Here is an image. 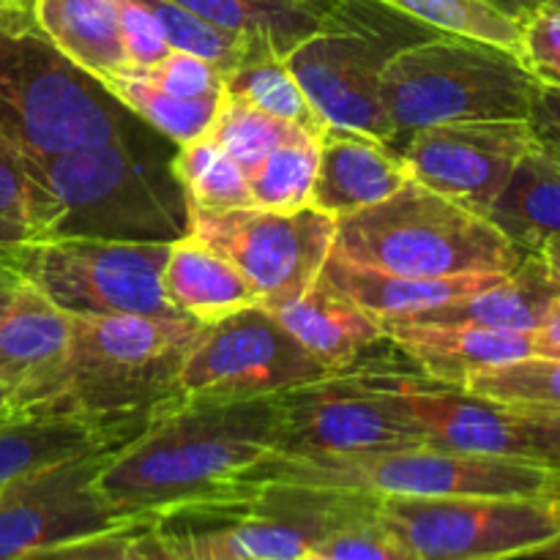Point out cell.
Instances as JSON below:
<instances>
[{"label":"cell","instance_id":"9","mask_svg":"<svg viewBox=\"0 0 560 560\" xmlns=\"http://www.w3.org/2000/svg\"><path fill=\"white\" fill-rule=\"evenodd\" d=\"M397 370L350 366L279 394L273 457H361L424 446L397 388Z\"/></svg>","mask_w":560,"mask_h":560},{"label":"cell","instance_id":"16","mask_svg":"<svg viewBox=\"0 0 560 560\" xmlns=\"http://www.w3.org/2000/svg\"><path fill=\"white\" fill-rule=\"evenodd\" d=\"M397 388L424 432V446L474 457H506L541 463L517 410L479 397L463 386H446L416 372L397 370Z\"/></svg>","mask_w":560,"mask_h":560},{"label":"cell","instance_id":"36","mask_svg":"<svg viewBox=\"0 0 560 560\" xmlns=\"http://www.w3.org/2000/svg\"><path fill=\"white\" fill-rule=\"evenodd\" d=\"M299 131L301 129L262 113V109L224 96L222 107H219L217 118L208 129V137L249 175L273 148L282 145Z\"/></svg>","mask_w":560,"mask_h":560},{"label":"cell","instance_id":"30","mask_svg":"<svg viewBox=\"0 0 560 560\" xmlns=\"http://www.w3.org/2000/svg\"><path fill=\"white\" fill-rule=\"evenodd\" d=\"M173 173L184 189L189 211L222 213L252 206L246 173L208 135L175 145Z\"/></svg>","mask_w":560,"mask_h":560},{"label":"cell","instance_id":"29","mask_svg":"<svg viewBox=\"0 0 560 560\" xmlns=\"http://www.w3.org/2000/svg\"><path fill=\"white\" fill-rule=\"evenodd\" d=\"M104 88L131 115H137L142 124L151 126L162 137H167L173 145H186V142L206 137L224 102V93L202 98L170 96V93L159 91V88H153L142 77L131 74V71L113 77V80L104 82Z\"/></svg>","mask_w":560,"mask_h":560},{"label":"cell","instance_id":"46","mask_svg":"<svg viewBox=\"0 0 560 560\" xmlns=\"http://www.w3.org/2000/svg\"><path fill=\"white\" fill-rule=\"evenodd\" d=\"M129 560H167L162 545H159L156 534H153L151 523H145L140 530H137L135 541H131Z\"/></svg>","mask_w":560,"mask_h":560},{"label":"cell","instance_id":"43","mask_svg":"<svg viewBox=\"0 0 560 560\" xmlns=\"http://www.w3.org/2000/svg\"><path fill=\"white\" fill-rule=\"evenodd\" d=\"M528 124L536 137V145L545 148L560 162V88L545 85V82L536 85Z\"/></svg>","mask_w":560,"mask_h":560},{"label":"cell","instance_id":"18","mask_svg":"<svg viewBox=\"0 0 560 560\" xmlns=\"http://www.w3.org/2000/svg\"><path fill=\"white\" fill-rule=\"evenodd\" d=\"M312 206L334 219L386 200L410 180L405 159L361 131L326 126L320 135Z\"/></svg>","mask_w":560,"mask_h":560},{"label":"cell","instance_id":"1","mask_svg":"<svg viewBox=\"0 0 560 560\" xmlns=\"http://www.w3.org/2000/svg\"><path fill=\"white\" fill-rule=\"evenodd\" d=\"M279 394L175 399L115 448L96 487L118 512L153 520L206 503L241 501L244 476L277 452Z\"/></svg>","mask_w":560,"mask_h":560},{"label":"cell","instance_id":"12","mask_svg":"<svg viewBox=\"0 0 560 560\" xmlns=\"http://www.w3.org/2000/svg\"><path fill=\"white\" fill-rule=\"evenodd\" d=\"M189 235L228 257L255 288L262 310L277 312L320 279L334 252L337 219L315 206L290 213L255 206L189 211Z\"/></svg>","mask_w":560,"mask_h":560},{"label":"cell","instance_id":"4","mask_svg":"<svg viewBox=\"0 0 560 560\" xmlns=\"http://www.w3.org/2000/svg\"><path fill=\"white\" fill-rule=\"evenodd\" d=\"M137 120L52 47L31 11L0 5V145L42 159L115 140Z\"/></svg>","mask_w":560,"mask_h":560},{"label":"cell","instance_id":"34","mask_svg":"<svg viewBox=\"0 0 560 560\" xmlns=\"http://www.w3.org/2000/svg\"><path fill=\"white\" fill-rule=\"evenodd\" d=\"M140 3L145 5L153 14V20L159 22V27H162L164 33V42L170 44V49H180V52H191L197 55V58L211 60L217 69L224 71V74H228L230 69H235L238 63H244L246 58H255V55H273L252 47L246 38L235 36V33L222 31V27L200 20V16L186 11L184 5L173 3V0H140Z\"/></svg>","mask_w":560,"mask_h":560},{"label":"cell","instance_id":"40","mask_svg":"<svg viewBox=\"0 0 560 560\" xmlns=\"http://www.w3.org/2000/svg\"><path fill=\"white\" fill-rule=\"evenodd\" d=\"M520 60L536 80L560 88V3L520 16Z\"/></svg>","mask_w":560,"mask_h":560},{"label":"cell","instance_id":"42","mask_svg":"<svg viewBox=\"0 0 560 560\" xmlns=\"http://www.w3.org/2000/svg\"><path fill=\"white\" fill-rule=\"evenodd\" d=\"M142 525L129 530H118V534H104L93 536V539L71 541V545L49 547V550L33 552V556L16 560H129L131 541H135L137 530H140Z\"/></svg>","mask_w":560,"mask_h":560},{"label":"cell","instance_id":"28","mask_svg":"<svg viewBox=\"0 0 560 560\" xmlns=\"http://www.w3.org/2000/svg\"><path fill=\"white\" fill-rule=\"evenodd\" d=\"M224 96L262 109L315 140H320L328 126L312 107L310 96L288 69L282 55H255L230 69L224 74Z\"/></svg>","mask_w":560,"mask_h":560},{"label":"cell","instance_id":"22","mask_svg":"<svg viewBox=\"0 0 560 560\" xmlns=\"http://www.w3.org/2000/svg\"><path fill=\"white\" fill-rule=\"evenodd\" d=\"M74 317L58 310L27 282L16 284L9 310L0 317V383L11 399L52 375L71 342Z\"/></svg>","mask_w":560,"mask_h":560},{"label":"cell","instance_id":"39","mask_svg":"<svg viewBox=\"0 0 560 560\" xmlns=\"http://www.w3.org/2000/svg\"><path fill=\"white\" fill-rule=\"evenodd\" d=\"M167 560H238L222 545L217 530L191 509H178L151 520Z\"/></svg>","mask_w":560,"mask_h":560},{"label":"cell","instance_id":"37","mask_svg":"<svg viewBox=\"0 0 560 560\" xmlns=\"http://www.w3.org/2000/svg\"><path fill=\"white\" fill-rule=\"evenodd\" d=\"M42 241L36 186L20 153L0 145V260Z\"/></svg>","mask_w":560,"mask_h":560},{"label":"cell","instance_id":"41","mask_svg":"<svg viewBox=\"0 0 560 560\" xmlns=\"http://www.w3.org/2000/svg\"><path fill=\"white\" fill-rule=\"evenodd\" d=\"M118 25L129 69H148L170 52L162 27L140 0H118Z\"/></svg>","mask_w":560,"mask_h":560},{"label":"cell","instance_id":"50","mask_svg":"<svg viewBox=\"0 0 560 560\" xmlns=\"http://www.w3.org/2000/svg\"><path fill=\"white\" fill-rule=\"evenodd\" d=\"M528 560H560V534L556 539H550L547 545H541L539 550H534Z\"/></svg>","mask_w":560,"mask_h":560},{"label":"cell","instance_id":"31","mask_svg":"<svg viewBox=\"0 0 560 560\" xmlns=\"http://www.w3.org/2000/svg\"><path fill=\"white\" fill-rule=\"evenodd\" d=\"M317 162H320V142L315 137L299 131L284 140L246 175L252 206L279 213L312 206Z\"/></svg>","mask_w":560,"mask_h":560},{"label":"cell","instance_id":"7","mask_svg":"<svg viewBox=\"0 0 560 560\" xmlns=\"http://www.w3.org/2000/svg\"><path fill=\"white\" fill-rule=\"evenodd\" d=\"M262 485L353 490L375 498H541L560 501V470L545 463L441 452L430 446L361 457H268L244 476V495Z\"/></svg>","mask_w":560,"mask_h":560},{"label":"cell","instance_id":"35","mask_svg":"<svg viewBox=\"0 0 560 560\" xmlns=\"http://www.w3.org/2000/svg\"><path fill=\"white\" fill-rule=\"evenodd\" d=\"M328 560H416L377 514V498L361 492L359 501L312 547Z\"/></svg>","mask_w":560,"mask_h":560},{"label":"cell","instance_id":"32","mask_svg":"<svg viewBox=\"0 0 560 560\" xmlns=\"http://www.w3.org/2000/svg\"><path fill=\"white\" fill-rule=\"evenodd\" d=\"M443 36L501 47L520 58V22L490 0H383Z\"/></svg>","mask_w":560,"mask_h":560},{"label":"cell","instance_id":"23","mask_svg":"<svg viewBox=\"0 0 560 560\" xmlns=\"http://www.w3.org/2000/svg\"><path fill=\"white\" fill-rule=\"evenodd\" d=\"M162 288L175 312L200 326H213L235 312L260 306L244 273L195 235L170 244Z\"/></svg>","mask_w":560,"mask_h":560},{"label":"cell","instance_id":"17","mask_svg":"<svg viewBox=\"0 0 560 560\" xmlns=\"http://www.w3.org/2000/svg\"><path fill=\"white\" fill-rule=\"evenodd\" d=\"M148 419H88L5 410L0 416V490L66 459L120 446L131 441Z\"/></svg>","mask_w":560,"mask_h":560},{"label":"cell","instance_id":"45","mask_svg":"<svg viewBox=\"0 0 560 560\" xmlns=\"http://www.w3.org/2000/svg\"><path fill=\"white\" fill-rule=\"evenodd\" d=\"M534 355L560 359V301L552 306L547 320L534 331Z\"/></svg>","mask_w":560,"mask_h":560},{"label":"cell","instance_id":"15","mask_svg":"<svg viewBox=\"0 0 560 560\" xmlns=\"http://www.w3.org/2000/svg\"><path fill=\"white\" fill-rule=\"evenodd\" d=\"M534 145L528 120H468L413 131L399 156L410 178L487 217L512 170Z\"/></svg>","mask_w":560,"mask_h":560},{"label":"cell","instance_id":"54","mask_svg":"<svg viewBox=\"0 0 560 560\" xmlns=\"http://www.w3.org/2000/svg\"><path fill=\"white\" fill-rule=\"evenodd\" d=\"M20 3H22V5H25V9H27V0H20Z\"/></svg>","mask_w":560,"mask_h":560},{"label":"cell","instance_id":"53","mask_svg":"<svg viewBox=\"0 0 560 560\" xmlns=\"http://www.w3.org/2000/svg\"><path fill=\"white\" fill-rule=\"evenodd\" d=\"M301 560H328V558H323V556H320V552L310 550V552H306V556H304V558H301Z\"/></svg>","mask_w":560,"mask_h":560},{"label":"cell","instance_id":"6","mask_svg":"<svg viewBox=\"0 0 560 560\" xmlns=\"http://www.w3.org/2000/svg\"><path fill=\"white\" fill-rule=\"evenodd\" d=\"M539 80L517 55L485 42L432 36L386 60L383 107L394 151L413 131L468 120H528Z\"/></svg>","mask_w":560,"mask_h":560},{"label":"cell","instance_id":"49","mask_svg":"<svg viewBox=\"0 0 560 560\" xmlns=\"http://www.w3.org/2000/svg\"><path fill=\"white\" fill-rule=\"evenodd\" d=\"M539 257L547 262V268L552 271V277H556L560 282V235H558V238L547 241V244L541 246Z\"/></svg>","mask_w":560,"mask_h":560},{"label":"cell","instance_id":"52","mask_svg":"<svg viewBox=\"0 0 560 560\" xmlns=\"http://www.w3.org/2000/svg\"><path fill=\"white\" fill-rule=\"evenodd\" d=\"M306 3L317 5V9H326V11H331V9H334V3H337V0H306Z\"/></svg>","mask_w":560,"mask_h":560},{"label":"cell","instance_id":"8","mask_svg":"<svg viewBox=\"0 0 560 560\" xmlns=\"http://www.w3.org/2000/svg\"><path fill=\"white\" fill-rule=\"evenodd\" d=\"M443 36L383 0H337L326 25L284 55L299 85L328 126L392 145L381 77L397 49Z\"/></svg>","mask_w":560,"mask_h":560},{"label":"cell","instance_id":"48","mask_svg":"<svg viewBox=\"0 0 560 560\" xmlns=\"http://www.w3.org/2000/svg\"><path fill=\"white\" fill-rule=\"evenodd\" d=\"M22 279L16 277L14 271H11L9 266H5L3 260H0V317H3V312L9 310L11 304V295H14L16 284H20Z\"/></svg>","mask_w":560,"mask_h":560},{"label":"cell","instance_id":"10","mask_svg":"<svg viewBox=\"0 0 560 560\" xmlns=\"http://www.w3.org/2000/svg\"><path fill=\"white\" fill-rule=\"evenodd\" d=\"M167 257L170 244L49 238L11 252L3 262L71 317H184L162 288Z\"/></svg>","mask_w":560,"mask_h":560},{"label":"cell","instance_id":"13","mask_svg":"<svg viewBox=\"0 0 560 560\" xmlns=\"http://www.w3.org/2000/svg\"><path fill=\"white\" fill-rule=\"evenodd\" d=\"M334 375L262 306L202 326L178 375L180 399L277 397Z\"/></svg>","mask_w":560,"mask_h":560},{"label":"cell","instance_id":"5","mask_svg":"<svg viewBox=\"0 0 560 560\" xmlns=\"http://www.w3.org/2000/svg\"><path fill=\"white\" fill-rule=\"evenodd\" d=\"M334 255L410 279L512 273L528 257L490 219L413 178L386 200L339 217Z\"/></svg>","mask_w":560,"mask_h":560},{"label":"cell","instance_id":"14","mask_svg":"<svg viewBox=\"0 0 560 560\" xmlns=\"http://www.w3.org/2000/svg\"><path fill=\"white\" fill-rule=\"evenodd\" d=\"M115 448L66 459L0 490V560L151 523L126 517L98 492L96 476Z\"/></svg>","mask_w":560,"mask_h":560},{"label":"cell","instance_id":"26","mask_svg":"<svg viewBox=\"0 0 560 560\" xmlns=\"http://www.w3.org/2000/svg\"><path fill=\"white\" fill-rule=\"evenodd\" d=\"M487 219L525 255L560 235V162L534 145L509 175Z\"/></svg>","mask_w":560,"mask_h":560},{"label":"cell","instance_id":"44","mask_svg":"<svg viewBox=\"0 0 560 560\" xmlns=\"http://www.w3.org/2000/svg\"><path fill=\"white\" fill-rule=\"evenodd\" d=\"M517 413L523 416L525 430L541 463L560 470V413H547V410H517Z\"/></svg>","mask_w":560,"mask_h":560},{"label":"cell","instance_id":"11","mask_svg":"<svg viewBox=\"0 0 560 560\" xmlns=\"http://www.w3.org/2000/svg\"><path fill=\"white\" fill-rule=\"evenodd\" d=\"M377 514L416 560L528 558L560 534L541 498H377Z\"/></svg>","mask_w":560,"mask_h":560},{"label":"cell","instance_id":"21","mask_svg":"<svg viewBox=\"0 0 560 560\" xmlns=\"http://www.w3.org/2000/svg\"><path fill=\"white\" fill-rule=\"evenodd\" d=\"M388 342L408 355L424 377L463 386L490 366L534 355V334L476 326H386Z\"/></svg>","mask_w":560,"mask_h":560},{"label":"cell","instance_id":"27","mask_svg":"<svg viewBox=\"0 0 560 560\" xmlns=\"http://www.w3.org/2000/svg\"><path fill=\"white\" fill-rule=\"evenodd\" d=\"M200 20L246 38L262 52L288 55L326 25V9L306 0H173Z\"/></svg>","mask_w":560,"mask_h":560},{"label":"cell","instance_id":"38","mask_svg":"<svg viewBox=\"0 0 560 560\" xmlns=\"http://www.w3.org/2000/svg\"><path fill=\"white\" fill-rule=\"evenodd\" d=\"M129 71L151 82L159 91L178 98H202L224 93V71L217 69L211 60L197 58L191 52H180V49H170L159 63L148 66V69Z\"/></svg>","mask_w":560,"mask_h":560},{"label":"cell","instance_id":"33","mask_svg":"<svg viewBox=\"0 0 560 560\" xmlns=\"http://www.w3.org/2000/svg\"><path fill=\"white\" fill-rule=\"evenodd\" d=\"M463 388L514 410L560 413V359L528 355V359L490 366L470 375Z\"/></svg>","mask_w":560,"mask_h":560},{"label":"cell","instance_id":"25","mask_svg":"<svg viewBox=\"0 0 560 560\" xmlns=\"http://www.w3.org/2000/svg\"><path fill=\"white\" fill-rule=\"evenodd\" d=\"M323 277L342 290L345 295L381 317L383 323L405 320L419 312L438 310L443 304L465 299V295L479 293L487 284L498 282L506 273H468V277H446V279H410L394 277V273L372 271V268L355 266V262L342 260L331 252Z\"/></svg>","mask_w":560,"mask_h":560},{"label":"cell","instance_id":"19","mask_svg":"<svg viewBox=\"0 0 560 560\" xmlns=\"http://www.w3.org/2000/svg\"><path fill=\"white\" fill-rule=\"evenodd\" d=\"M560 301V282L539 255H528L512 273L479 293L383 326H476L534 334Z\"/></svg>","mask_w":560,"mask_h":560},{"label":"cell","instance_id":"47","mask_svg":"<svg viewBox=\"0 0 560 560\" xmlns=\"http://www.w3.org/2000/svg\"><path fill=\"white\" fill-rule=\"evenodd\" d=\"M490 3L495 5V9H501L503 14L514 16V20L520 22V16H525L528 11L539 9V5L545 3H560V0H490Z\"/></svg>","mask_w":560,"mask_h":560},{"label":"cell","instance_id":"24","mask_svg":"<svg viewBox=\"0 0 560 560\" xmlns=\"http://www.w3.org/2000/svg\"><path fill=\"white\" fill-rule=\"evenodd\" d=\"M27 11L52 47L102 85L129 71L118 0H27Z\"/></svg>","mask_w":560,"mask_h":560},{"label":"cell","instance_id":"3","mask_svg":"<svg viewBox=\"0 0 560 560\" xmlns=\"http://www.w3.org/2000/svg\"><path fill=\"white\" fill-rule=\"evenodd\" d=\"M200 323L186 317H74L63 361L9 410L88 419H148L178 397V375Z\"/></svg>","mask_w":560,"mask_h":560},{"label":"cell","instance_id":"51","mask_svg":"<svg viewBox=\"0 0 560 560\" xmlns=\"http://www.w3.org/2000/svg\"><path fill=\"white\" fill-rule=\"evenodd\" d=\"M9 405H11V388L5 386V383H0V416L9 410Z\"/></svg>","mask_w":560,"mask_h":560},{"label":"cell","instance_id":"20","mask_svg":"<svg viewBox=\"0 0 560 560\" xmlns=\"http://www.w3.org/2000/svg\"><path fill=\"white\" fill-rule=\"evenodd\" d=\"M273 315L328 372L350 370L366 350L388 339L381 317L334 288L323 273L304 295Z\"/></svg>","mask_w":560,"mask_h":560},{"label":"cell","instance_id":"2","mask_svg":"<svg viewBox=\"0 0 560 560\" xmlns=\"http://www.w3.org/2000/svg\"><path fill=\"white\" fill-rule=\"evenodd\" d=\"M173 142L140 120L120 137L52 156H22L42 241L102 238L175 244L189 235V202L173 173Z\"/></svg>","mask_w":560,"mask_h":560}]
</instances>
